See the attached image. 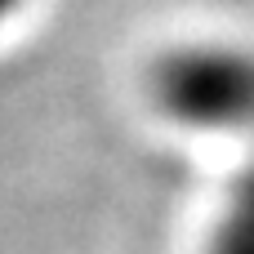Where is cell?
I'll use <instances>...</instances> for the list:
<instances>
[{"instance_id":"3957f363","label":"cell","mask_w":254,"mask_h":254,"mask_svg":"<svg viewBox=\"0 0 254 254\" xmlns=\"http://www.w3.org/2000/svg\"><path fill=\"white\" fill-rule=\"evenodd\" d=\"M18 9H22V0H0V22H9Z\"/></svg>"},{"instance_id":"7a4b0ae2","label":"cell","mask_w":254,"mask_h":254,"mask_svg":"<svg viewBox=\"0 0 254 254\" xmlns=\"http://www.w3.org/2000/svg\"><path fill=\"white\" fill-rule=\"evenodd\" d=\"M205 254H254V161L228 188V201L219 210Z\"/></svg>"},{"instance_id":"6da1fadb","label":"cell","mask_w":254,"mask_h":254,"mask_svg":"<svg viewBox=\"0 0 254 254\" xmlns=\"http://www.w3.org/2000/svg\"><path fill=\"white\" fill-rule=\"evenodd\" d=\"M147 94L174 125L201 134L254 129V49L228 40L179 45L147 71Z\"/></svg>"}]
</instances>
